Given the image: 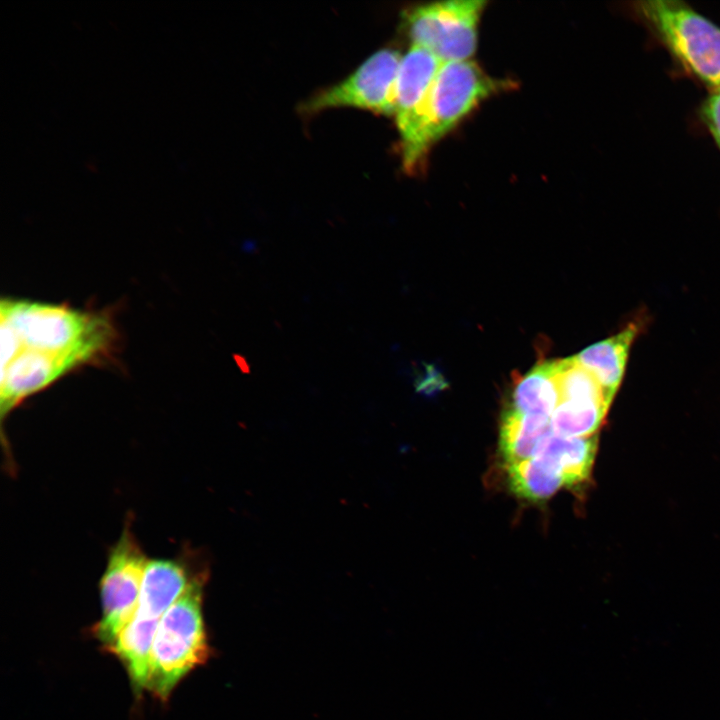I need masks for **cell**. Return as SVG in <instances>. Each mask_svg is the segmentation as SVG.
<instances>
[{
    "label": "cell",
    "mask_w": 720,
    "mask_h": 720,
    "mask_svg": "<svg viewBox=\"0 0 720 720\" xmlns=\"http://www.w3.org/2000/svg\"><path fill=\"white\" fill-rule=\"evenodd\" d=\"M0 304L2 365L36 389L101 359L114 344L115 329L103 313L26 300Z\"/></svg>",
    "instance_id": "1"
},
{
    "label": "cell",
    "mask_w": 720,
    "mask_h": 720,
    "mask_svg": "<svg viewBox=\"0 0 720 720\" xmlns=\"http://www.w3.org/2000/svg\"><path fill=\"white\" fill-rule=\"evenodd\" d=\"M556 361H546L515 381L506 410L551 418L561 398L556 380Z\"/></svg>",
    "instance_id": "12"
},
{
    "label": "cell",
    "mask_w": 720,
    "mask_h": 720,
    "mask_svg": "<svg viewBox=\"0 0 720 720\" xmlns=\"http://www.w3.org/2000/svg\"><path fill=\"white\" fill-rule=\"evenodd\" d=\"M506 467L511 490L519 497L532 502L544 501L562 487H567L562 472L540 456Z\"/></svg>",
    "instance_id": "14"
},
{
    "label": "cell",
    "mask_w": 720,
    "mask_h": 720,
    "mask_svg": "<svg viewBox=\"0 0 720 720\" xmlns=\"http://www.w3.org/2000/svg\"><path fill=\"white\" fill-rule=\"evenodd\" d=\"M192 577L174 560H150L147 563L136 615L159 621L183 594Z\"/></svg>",
    "instance_id": "10"
},
{
    "label": "cell",
    "mask_w": 720,
    "mask_h": 720,
    "mask_svg": "<svg viewBox=\"0 0 720 720\" xmlns=\"http://www.w3.org/2000/svg\"><path fill=\"white\" fill-rule=\"evenodd\" d=\"M556 380L561 401H590L610 406L612 398L597 379L574 357L556 361Z\"/></svg>",
    "instance_id": "16"
},
{
    "label": "cell",
    "mask_w": 720,
    "mask_h": 720,
    "mask_svg": "<svg viewBox=\"0 0 720 720\" xmlns=\"http://www.w3.org/2000/svg\"><path fill=\"white\" fill-rule=\"evenodd\" d=\"M498 88V82L471 60L443 62L428 103L426 138L429 147Z\"/></svg>",
    "instance_id": "8"
},
{
    "label": "cell",
    "mask_w": 720,
    "mask_h": 720,
    "mask_svg": "<svg viewBox=\"0 0 720 720\" xmlns=\"http://www.w3.org/2000/svg\"><path fill=\"white\" fill-rule=\"evenodd\" d=\"M640 331V324L630 322L616 335L595 343L573 356L614 396L622 382L630 348Z\"/></svg>",
    "instance_id": "9"
},
{
    "label": "cell",
    "mask_w": 720,
    "mask_h": 720,
    "mask_svg": "<svg viewBox=\"0 0 720 720\" xmlns=\"http://www.w3.org/2000/svg\"><path fill=\"white\" fill-rule=\"evenodd\" d=\"M610 406L590 401H562L554 410L551 428L563 437L596 435Z\"/></svg>",
    "instance_id": "15"
},
{
    "label": "cell",
    "mask_w": 720,
    "mask_h": 720,
    "mask_svg": "<svg viewBox=\"0 0 720 720\" xmlns=\"http://www.w3.org/2000/svg\"><path fill=\"white\" fill-rule=\"evenodd\" d=\"M147 559L129 524L112 547L100 582L102 617L95 636L110 647L134 618Z\"/></svg>",
    "instance_id": "6"
},
{
    "label": "cell",
    "mask_w": 720,
    "mask_h": 720,
    "mask_svg": "<svg viewBox=\"0 0 720 720\" xmlns=\"http://www.w3.org/2000/svg\"><path fill=\"white\" fill-rule=\"evenodd\" d=\"M202 575L162 616L151 648L146 688L166 699L176 684L208 657L202 615Z\"/></svg>",
    "instance_id": "2"
},
{
    "label": "cell",
    "mask_w": 720,
    "mask_h": 720,
    "mask_svg": "<svg viewBox=\"0 0 720 720\" xmlns=\"http://www.w3.org/2000/svg\"><path fill=\"white\" fill-rule=\"evenodd\" d=\"M639 10L691 72L720 89L719 27L678 1H644Z\"/></svg>",
    "instance_id": "3"
},
{
    "label": "cell",
    "mask_w": 720,
    "mask_h": 720,
    "mask_svg": "<svg viewBox=\"0 0 720 720\" xmlns=\"http://www.w3.org/2000/svg\"><path fill=\"white\" fill-rule=\"evenodd\" d=\"M482 0L442 1L408 10L404 23L412 45L442 62L470 60L477 47Z\"/></svg>",
    "instance_id": "4"
},
{
    "label": "cell",
    "mask_w": 720,
    "mask_h": 720,
    "mask_svg": "<svg viewBox=\"0 0 720 720\" xmlns=\"http://www.w3.org/2000/svg\"><path fill=\"white\" fill-rule=\"evenodd\" d=\"M401 59L393 49L376 51L343 81L308 99L301 111L312 114L330 108L353 107L393 115Z\"/></svg>",
    "instance_id": "7"
},
{
    "label": "cell",
    "mask_w": 720,
    "mask_h": 720,
    "mask_svg": "<svg viewBox=\"0 0 720 720\" xmlns=\"http://www.w3.org/2000/svg\"><path fill=\"white\" fill-rule=\"evenodd\" d=\"M442 63L416 45H412L401 59L393 115L400 134L402 162L407 171L414 170L429 149L426 138L428 103Z\"/></svg>",
    "instance_id": "5"
},
{
    "label": "cell",
    "mask_w": 720,
    "mask_h": 720,
    "mask_svg": "<svg viewBox=\"0 0 720 720\" xmlns=\"http://www.w3.org/2000/svg\"><path fill=\"white\" fill-rule=\"evenodd\" d=\"M552 432L549 417L505 410L500 426L499 448L506 466L535 457L545 438Z\"/></svg>",
    "instance_id": "13"
},
{
    "label": "cell",
    "mask_w": 720,
    "mask_h": 720,
    "mask_svg": "<svg viewBox=\"0 0 720 720\" xmlns=\"http://www.w3.org/2000/svg\"><path fill=\"white\" fill-rule=\"evenodd\" d=\"M704 121L720 147V89H717L705 102Z\"/></svg>",
    "instance_id": "17"
},
{
    "label": "cell",
    "mask_w": 720,
    "mask_h": 720,
    "mask_svg": "<svg viewBox=\"0 0 720 720\" xmlns=\"http://www.w3.org/2000/svg\"><path fill=\"white\" fill-rule=\"evenodd\" d=\"M598 436L563 437L553 432L545 438L538 454L563 474L568 488H575L590 479Z\"/></svg>",
    "instance_id": "11"
}]
</instances>
